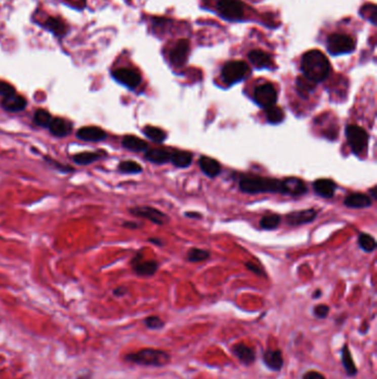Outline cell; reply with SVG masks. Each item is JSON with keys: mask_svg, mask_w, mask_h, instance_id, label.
Returning <instances> with one entry per match:
<instances>
[{"mask_svg": "<svg viewBox=\"0 0 377 379\" xmlns=\"http://www.w3.org/2000/svg\"><path fill=\"white\" fill-rule=\"evenodd\" d=\"M199 167L201 171L209 177H216L220 174L221 167L218 161L208 157H201L199 159Z\"/></svg>", "mask_w": 377, "mask_h": 379, "instance_id": "24", "label": "cell"}, {"mask_svg": "<svg viewBox=\"0 0 377 379\" xmlns=\"http://www.w3.org/2000/svg\"><path fill=\"white\" fill-rule=\"evenodd\" d=\"M130 213L132 215L146 218V220L151 221L157 225H164L169 222V216L164 214L163 212L159 210L154 209L151 206H135L130 209Z\"/></svg>", "mask_w": 377, "mask_h": 379, "instance_id": "9", "label": "cell"}, {"mask_svg": "<svg viewBox=\"0 0 377 379\" xmlns=\"http://www.w3.org/2000/svg\"><path fill=\"white\" fill-rule=\"evenodd\" d=\"M250 62L258 69H270L272 67V59L267 52L256 49L251 50L248 55Z\"/></svg>", "mask_w": 377, "mask_h": 379, "instance_id": "19", "label": "cell"}, {"mask_svg": "<svg viewBox=\"0 0 377 379\" xmlns=\"http://www.w3.org/2000/svg\"><path fill=\"white\" fill-rule=\"evenodd\" d=\"M123 226H124V228H127V229L135 230V229H139V228H140V224H139V223H135V222L128 221V222H124V223H123Z\"/></svg>", "mask_w": 377, "mask_h": 379, "instance_id": "45", "label": "cell"}, {"mask_svg": "<svg viewBox=\"0 0 377 379\" xmlns=\"http://www.w3.org/2000/svg\"><path fill=\"white\" fill-rule=\"evenodd\" d=\"M283 183V194H290L293 197H299L307 192V185L304 182L297 177H289L282 181Z\"/></svg>", "mask_w": 377, "mask_h": 379, "instance_id": "20", "label": "cell"}, {"mask_svg": "<svg viewBox=\"0 0 377 379\" xmlns=\"http://www.w3.org/2000/svg\"><path fill=\"white\" fill-rule=\"evenodd\" d=\"M266 116L268 121L272 124H278L282 122L284 119V112L283 110L279 108L276 104L272 106H269L266 109Z\"/></svg>", "mask_w": 377, "mask_h": 379, "instance_id": "30", "label": "cell"}, {"mask_svg": "<svg viewBox=\"0 0 377 379\" xmlns=\"http://www.w3.org/2000/svg\"><path fill=\"white\" fill-rule=\"evenodd\" d=\"M315 217L316 212L313 209L297 211L290 213V214L286 216V223H288L290 226H299V225L311 223L315 220Z\"/></svg>", "mask_w": 377, "mask_h": 379, "instance_id": "16", "label": "cell"}, {"mask_svg": "<svg viewBox=\"0 0 377 379\" xmlns=\"http://www.w3.org/2000/svg\"><path fill=\"white\" fill-rule=\"evenodd\" d=\"M313 187L316 194L320 195V197L324 199H331L333 198V195L335 193L337 185H335V183L333 181L328 179H320L314 182Z\"/></svg>", "mask_w": 377, "mask_h": 379, "instance_id": "23", "label": "cell"}, {"mask_svg": "<svg viewBox=\"0 0 377 379\" xmlns=\"http://www.w3.org/2000/svg\"><path fill=\"white\" fill-rule=\"evenodd\" d=\"M143 133L145 134V137L148 139H151L154 142H157V143H161L166 140V133L163 130L159 128H155V127H145L144 130H143Z\"/></svg>", "mask_w": 377, "mask_h": 379, "instance_id": "33", "label": "cell"}, {"mask_svg": "<svg viewBox=\"0 0 377 379\" xmlns=\"http://www.w3.org/2000/svg\"><path fill=\"white\" fill-rule=\"evenodd\" d=\"M113 78L119 84L130 89H135L140 86L142 78L137 71L129 68H119L113 71Z\"/></svg>", "mask_w": 377, "mask_h": 379, "instance_id": "10", "label": "cell"}, {"mask_svg": "<svg viewBox=\"0 0 377 379\" xmlns=\"http://www.w3.org/2000/svg\"><path fill=\"white\" fill-rule=\"evenodd\" d=\"M263 363L268 367L269 369L273 371H280L283 368L284 359L282 352L280 349H267L263 353Z\"/></svg>", "mask_w": 377, "mask_h": 379, "instance_id": "15", "label": "cell"}, {"mask_svg": "<svg viewBox=\"0 0 377 379\" xmlns=\"http://www.w3.org/2000/svg\"><path fill=\"white\" fill-rule=\"evenodd\" d=\"M48 129L55 137L64 138L72 132V122L64 119V118H52Z\"/></svg>", "mask_w": 377, "mask_h": 379, "instance_id": "14", "label": "cell"}, {"mask_svg": "<svg viewBox=\"0 0 377 379\" xmlns=\"http://www.w3.org/2000/svg\"><path fill=\"white\" fill-rule=\"evenodd\" d=\"M124 359L128 363L139 366L163 367L170 363L171 356L169 353L160 351V349L143 348L139 352L128 354Z\"/></svg>", "mask_w": 377, "mask_h": 379, "instance_id": "3", "label": "cell"}, {"mask_svg": "<svg viewBox=\"0 0 377 379\" xmlns=\"http://www.w3.org/2000/svg\"><path fill=\"white\" fill-rule=\"evenodd\" d=\"M302 379H325V377L319 371L309 370L302 376Z\"/></svg>", "mask_w": 377, "mask_h": 379, "instance_id": "42", "label": "cell"}, {"mask_svg": "<svg viewBox=\"0 0 377 379\" xmlns=\"http://www.w3.org/2000/svg\"><path fill=\"white\" fill-rule=\"evenodd\" d=\"M328 313H330V307L324 304L316 305L313 309V315L318 319H324L327 317Z\"/></svg>", "mask_w": 377, "mask_h": 379, "instance_id": "40", "label": "cell"}, {"mask_svg": "<svg viewBox=\"0 0 377 379\" xmlns=\"http://www.w3.org/2000/svg\"><path fill=\"white\" fill-rule=\"evenodd\" d=\"M75 135L77 139L88 142H100L107 138V134L104 130L95 126L83 127L77 130Z\"/></svg>", "mask_w": 377, "mask_h": 379, "instance_id": "13", "label": "cell"}, {"mask_svg": "<svg viewBox=\"0 0 377 379\" xmlns=\"http://www.w3.org/2000/svg\"><path fill=\"white\" fill-rule=\"evenodd\" d=\"M149 242L153 243V244H155V245H158V246L163 245V241H160L158 239H149Z\"/></svg>", "mask_w": 377, "mask_h": 379, "instance_id": "47", "label": "cell"}, {"mask_svg": "<svg viewBox=\"0 0 377 379\" xmlns=\"http://www.w3.org/2000/svg\"><path fill=\"white\" fill-rule=\"evenodd\" d=\"M344 204L351 209H364L372 205V199L363 193H353L346 197Z\"/></svg>", "mask_w": 377, "mask_h": 379, "instance_id": "22", "label": "cell"}, {"mask_svg": "<svg viewBox=\"0 0 377 379\" xmlns=\"http://www.w3.org/2000/svg\"><path fill=\"white\" fill-rule=\"evenodd\" d=\"M117 169L119 172L125 173V174H137V173H141L143 171V168L141 167V165L135 161H132V160L122 161L118 164Z\"/></svg>", "mask_w": 377, "mask_h": 379, "instance_id": "32", "label": "cell"}, {"mask_svg": "<svg viewBox=\"0 0 377 379\" xmlns=\"http://www.w3.org/2000/svg\"><path fill=\"white\" fill-rule=\"evenodd\" d=\"M14 93H16V89L13 85H10L6 81L0 80V96L5 98Z\"/></svg>", "mask_w": 377, "mask_h": 379, "instance_id": "41", "label": "cell"}, {"mask_svg": "<svg viewBox=\"0 0 377 379\" xmlns=\"http://www.w3.org/2000/svg\"><path fill=\"white\" fill-rule=\"evenodd\" d=\"M132 265H133V271L140 276H152L158 270L156 260H143L141 253L132 259Z\"/></svg>", "mask_w": 377, "mask_h": 379, "instance_id": "12", "label": "cell"}, {"mask_svg": "<svg viewBox=\"0 0 377 379\" xmlns=\"http://www.w3.org/2000/svg\"><path fill=\"white\" fill-rule=\"evenodd\" d=\"M187 217H193V218H201V214H199V213H191V212H187L186 214Z\"/></svg>", "mask_w": 377, "mask_h": 379, "instance_id": "46", "label": "cell"}, {"mask_svg": "<svg viewBox=\"0 0 377 379\" xmlns=\"http://www.w3.org/2000/svg\"><path fill=\"white\" fill-rule=\"evenodd\" d=\"M297 87L298 90L300 93H310L314 89V82L310 81L309 79L304 78H298L297 80Z\"/></svg>", "mask_w": 377, "mask_h": 379, "instance_id": "37", "label": "cell"}, {"mask_svg": "<svg viewBox=\"0 0 377 379\" xmlns=\"http://www.w3.org/2000/svg\"><path fill=\"white\" fill-rule=\"evenodd\" d=\"M342 365L344 367L346 375L351 376V377L357 375V367L354 364L351 351L349 349V346L346 344L342 348Z\"/></svg>", "mask_w": 377, "mask_h": 379, "instance_id": "27", "label": "cell"}, {"mask_svg": "<svg viewBox=\"0 0 377 379\" xmlns=\"http://www.w3.org/2000/svg\"><path fill=\"white\" fill-rule=\"evenodd\" d=\"M145 159L155 164H164L171 161V153L164 149L154 147V149H147L145 151Z\"/></svg>", "mask_w": 377, "mask_h": 379, "instance_id": "25", "label": "cell"}, {"mask_svg": "<svg viewBox=\"0 0 377 379\" xmlns=\"http://www.w3.org/2000/svg\"><path fill=\"white\" fill-rule=\"evenodd\" d=\"M358 244L363 248L365 252H373L376 248V242L375 239L372 235L366 234V233H362L360 236H358Z\"/></svg>", "mask_w": 377, "mask_h": 379, "instance_id": "34", "label": "cell"}, {"mask_svg": "<svg viewBox=\"0 0 377 379\" xmlns=\"http://www.w3.org/2000/svg\"><path fill=\"white\" fill-rule=\"evenodd\" d=\"M127 293H128V288L124 286L116 287L114 291H113V295L116 296V297H122V296H124Z\"/></svg>", "mask_w": 377, "mask_h": 379, "instance_id": "43", "label": "cell"}, {"mask_svg": "<svg viewBox=\"0 0 377 379\" xmlns=\"http://www.w3.org/2000/svg\"><path fill=\"white\" fill-rule=\"evenodd\" d=\"M346 139H348L349 144L351 146L352 151L355 155L360 156L366 150L367 143H368V134L365 130L358 126H351L346 127Z\"/></svg>", "mask_w": 377, "mask_h": 379, "instance_id": "5", "label": "cell"}, {"mask_svg": "<svg viewBox=\"0 0 377 379\" xmlns=\"http://www.w3.org/2000/svg\"><path fill=\"white\" fill-rule=\"evenodd\" d=\"M370 192H372V195H373V199H376V187H373L372 190H370Z\"/></svg>", "mask_w": 377, "mask_h": 379, "instance_id": "49", "label": "cell"}, {"mask_svg": "<svg viewBox=\"0 0 377 379\" xmlns=\"http://www.w3.org/2000/svg\"><path fill=\"white\" fill-rule=\"evenodd\" d=\"M249 73V67L244 61H229L227 62L223 71H221V77L227 85H233L237 82L243 80Z\"/></svg>", "mask_w": 377, "mask_h": 379, "instance_id": "6", "label": "cell"}, {"mask_svg": "<svg viewBox=\"0 0 377 379\" xmlns=\"http://www.w3.org/2000/svg\"><path fill=\"white\" fill-rule=\"evenodd\" d=\"M2 106L5 111L11 112V113H17L26 109L27 100L25 97L20 94H10L8 97H5L2 101Z\"/></svg>", "mask_w": 377, "mask_h": 379, "instance_id": "18", "label": "cell"}, {"mask_svg": "<svg viewBox=\"0 0 377 379\" xmlns=\"http://www.w3.org/2000/svg\"><path fill=\"white\" fill-rule=\"evenodd\" d=\"M218 11L225 19L236 21L243 17L244 5L240 0H219Z\"/></svg>", "mask_w": 377, "mask_h": 379, "instance_id": "7", "label": "cell"}, {"mask_svg": "<svg viewBox=\"0 0 377 379\" xmlns=\"http://www.w3.org/2000/svg\"><path fill=\"white\" fill-rule=\"evenodd\" d=\"M52 116L49 111L45 109H38L33 115V122L41 128H48L52 120Z\"/></svg>", "mask_w": 377, "mask_h": 379, "instance_id": "31", "label": "cell"}, {"mask_svg": "<svg viewBox=\"0 0 377 379\" xmlns=\"http://www.w3.org/2000/svg\"><path fill=\"white\" fill-rule=\"evenodd\" d=\"M246 266H247V269H249V270H250L251 272H254V273H255V274L262 275V273H263V271H262L261 269L257 268V266H256V265H254L253 263H246Z\"/></svg>", "mask_w": 377, "mask_h": 379, "instance_id": "44", "label": "cell"}, {"mask_svg": "<svg viewBox=\"0 0 377 379\" xmlns=\"http://www.w3.org/2000/svg\"><path fill=\"white\" fill-rule=\"evenodd\" d=\"M189 48L190 45L187 39H181L177 41L170 53V59L173 66L182 67L186 63L189 55Z\"/></svg>", "mask_w": 377, "mask_h": 379, "instance_id": "11", "label": "cell"}, {"mask_svg": "<svg viewBox=\"0 0 377 379\" xmlns=\"http://www.w3.org/2000/svg\"><path fill=\"white\" fill-rule=\"evenodd\" d=\"M211 256V252L206 250H201V248H191V250L187 254V259L189 262H202V260L207 259Z\"/></svg>", "mask_w": 377, "mask_h": 379, "instance_id": "35", "label": "cell"}, {"mask_svg": "<svg viewBox=\"0 0 377 379\" xmlns=\"http://www.w3.org/2000/svg\"><path fill=\"white\" fill-rule=\"evenodd\" d=\"M321 294H322V293H321V291H318V292H316V293H314V294H313V297H314V298H318V297H320V296H321Z\"/></svg>", "mask_w": 377, "mask_h": 379, "instance_id": "48", "label": "cell"}, {"mask_svg": "<svg viewBox=\"0 0 377 379\" xmlns=\"http://www.w3.org/2000/svg\"><path fill=\"white\" fill-rule=\"evenodd\" d=\"M254 99L256 103L261 108H269L276 104L278 99V93L276 88L272 84H263L256 88L254 93Z\"/></svg>", "mask_w": 377, "mask_h": 379, "instance_id": "8", "label": "cell"}, {"mask_svg": "<svg viewBox=\"0 0 377 379\" xmlns=\"http://www.w3.org/2000/svg\"><path fill=\"white\" fill-rule=\"evenodd\" d=\"M144 325L148 329L156 330L163 328L165 323L164 321H161L158 316H148L144 319Z\"/></svg>", "mask_w": 377, "mask_h": 379, "instance_id": "38", "label": "cell"}, {"mask_svg": "<svg viewBox=\"0 0 377 379\" xmlns=\"http://www.w3.org/2000/svg\"><path fill=\"white\" fill-rule=\"evenodd\" d=\"M45 160H46V162L49 165H51L52 168L61 171V172H63V173H70V172H72V171H74L73 168L69 167V165H64L62 163H60L59 161H57V160L52 159L50 157H45Z\"/></svg>", "mask_w": 377, "mask_h": 379, "instance_id": "39", "label": "cell"}, {"mask_svg": "<svg viewBox=\"0 0 377 379\" xmlns=\"http://www.w3.org/2000/svg\"><path fill=\"white\" fill-rule=\"evenodd\" d=\"M280 216L279 215H267L263 216L260 221V226L263 230H274L279 226Z\"/></svg>", "mask_w": 377, "mask_h": 379, "instance_id": "36", "label": "cell"}, {"mask_svg": "<svg viewBox=\"0 0 377 379\" xmlns=\"http://www.w3.org/2000/svg\"><path fill=\"white\" fill-rule=\"evenodd\" d=\"M355 39L349 34L333 33L327 39V50L331 55L339 56L355 50Z\"/></svg>", "mask_w": 377, "mask_h": 379, "instance_id": "4", "label": "cell"}, {"mask_svg": "<svg viewBox=\"0 0 377 379\" xmlns=\"http://www.w3.org/2000/svg\"><path fill=\"white\" fill-rule=\"evenodd\" d=\"M122 145L130 151L143 152L148 149V144L144 140L135 137V135H125L122 139Z\"/></svg>", "mask_w": 377, "mask_h": 379, "instance_id": "26", "label": "cell"}, {"mask_svg": "<svg viewBox=\"0 0 377 379\" xmlns=\"http://www.w3.org/2000/svg\"><path fill=\"white\" fill-rule=\"evenodd\" d=\"M231 351H232V354L235 355V356L240 360L243 365L250 366L256 362L257 354L254 347H250L244 344H236L232 346Z\"/></svg>", "mask_w": 377, "mask_h": 379, "instance_id": "17", "label": "cell"}, {"mask_svg": "<svg viewBox=\"0 0 377 379\" xmlns=\"http://www.w3.org/2000/svg\"><path fill=\"white\" fill-rule=\"evenodd\" d=\"M106 156V152L103 150L99 151H86L81 153H76L72 157V161L80 165H89L98 160L104 158Z\"/></svg>", "mask_w": 377, "mask_h": 379, "instance_id": "21", "label": "cell"}, {"mask_svg": "<svg viewBox=\"0 0 377 379\" xmlns=\"http://www.w3.org/2000/svg\"><path fill=\"white\" fill-rule=\"evenodd\" d=\"M171 161L177 168H187L193 161V155L186 151H174L171 153Z\"/></svg>", "mask_w": 377, "mask_h": 379, "instance_id": "28", "label": "cell"}, {"mask_svg": "<svg viewBox=\"0 0 377 379\" xmlns=\"http://www.w3.org/2000/svg\"><path fill=\"white\" fill-rule=\"evenodd\" d=\"M301 70L305 78L318 84L327 78L331 66L328 59L322 51L310 50L302 57Z\"/></svg>", "mask_w": 377, "mask_h": 379, "instance_id": "1", "label": "cell"}, {"mask_svg": "<svg viewBox=\"0 0 377 379\" xmlns=\"http://www.w3.org/2000/svg\"><path fill=\"white\" fill-rule=\"evenodd\" d=\"M45 27L52 33L59 35V37H62L67 32L65 25L61 20L58 19V18H48V20L45 23Z\"/></svg>", "mask_w": 377, "mask_h": 379, "instance_id": "29", "label": "cell"}, {"mask_svg": "<svg viewBox=\"0 0 377 379\" xmlns=\"http://www.w3.org/2000/svg\"><path fill=\"white\" fill-rule=\"evenodd\" d=\"M239 187L242 192L249 194L266 193V192H279L283 193L282 181L268 179L258 175H242L239 182Z\"/></svg>", "mask_w": 377, "mask_h": 379, "instance_id": "2", "label": "cell"}]
</instances>
